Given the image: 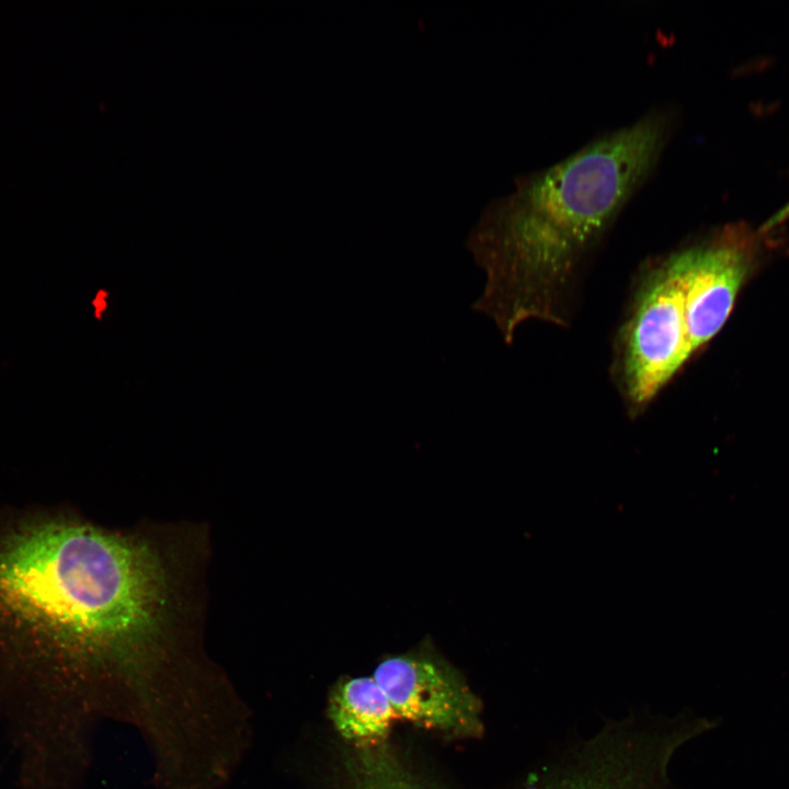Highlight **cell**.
Here are the masks:
<instances>
[{
	"label": "cell",
	"mask_w": 789,
	"mask_h": 789,
	"mask_svg": "<svg viewBox=\"0 0 789 789\" xmlns=\"http://www.w3.org/2000/svg\"><path fill=\"white\" fill-rule=\"evenodd\" d=\"M164 605L159 563L130 538L50 522L0 542V734L21 774L83 757L102 716L149 728L173 712L156 672Z\"/></svg>",
	"instance_id": "1"
},
{
	"label": "cell",
	"mask_w": 789,
	"mask_h": 789,
	"mask_svg": "<svg viewBox=\"0 0 789 789\" xmlns=\"http://www.w3.org/2000/svg\"><path fill=\"white\" fill-rule=\"evenodd\" d=\"M675 125V106L652 107L519 176L484 209L467 241L485 275L473 309L506 344L525 321L571 323L587 263L658 165Z\"/></svg>",
	"instance_id": "2"
},
{
	"label": "cell",
	"mask_w": 789,
	"mask_h": 789,
	"mask_svg": "<svg viewBox=\"0 0 789 789\" xmlns=\"http://www.w3.org/2000/svg\"><path fill=\"white\" fill-rule=\"evenodd\" d=\"M712 727L687 711L636 710L546 757L521 789H675L670 770L676 753Z\"/></svg>",
	"instance_id": "3"
},
{
	"label": "cell",
	"mask_w": 789,
	"mask_h": 789,
	"mask_svg": "<svg viewBox=\"0 0 789 789\" xmlns=\"http://www.w3.org/2000/svg\"><path fill=\"white\" fill-rule=\"evenodd\" d=\"M632 289L610 370L628 414L637 418L695 356L682 247L648 260Z\"/></svg>",
	"instance_id": "4"
},
{
	"label": "cell",
	"mask_w": 789,
	"mask_h": 789,
	"mask_svg": "<svg viewBox=\"0 0 789 789\" xmlns=\"http://www.w3.org/2000/svg\"><path fill=\"white\" fill-rule=\"evenodd\" d=\"M373 678L397 718L458 735L481 734L480 700L428 641L408 653L384 659Z\"/></svg>",
	"instance_id": "5"
},
{
	"label": "cell",
	"mask_w": 789,
	"mask_h": 789,
	"mask_svg": "<svg viewBox=\"0 0 789 789\" xmlns=\"http://www.w3.org/2000/svg\"><path fill=\"white\" fill-rule=\"evenodd\" d=\"M682 249L690 305V344L696 355L728 320L751 260L745 245L729 232Z\"/></svg>",
	"instance_id": "6"
},
{
	"label": "cell",
	"mask_w": 789,
	"mask_h": 789,
	"mask_svg": "<svg viewBox=\"0 0 789 789\" xmlns=\"http://www.w3.org/2000/svg\"><path fill=\"white\" fill-rule=\"evenodd\" d=\"M329 717L345 739L373 742L385 737L396 713L373 676L343 679L335 685Z\"/></svg>",
	"instance_id": "7"
},
{
	"label": "cell",
	"mask_w": 789,
	"mask_h": 789,
	"mask_svg": "<svg viewBox=\"0 0 789 789\" xmlns=\"http://www.w3.org/2000/svg\"><path fill=\"white\" fill-rule=\"evenodd\" d=\"M353 789H428L392 763L375 758L365 762Z\"/></svg>",
	"instance_id": "8"
},
{
	"label": "cell",
	"mask_w": 789,
	"mask_h": 789,
	"mask_svg": "<svg viewBox=\"0 0 789 789\" xmlns=\"http://www.w3.org/2000/svg\"><path fill=\"white\" fill-rule=\"evenodd\" d=\"M106 291L100 290L93 301L94 308H95V317L100 318L102 310L105 308V298H106Z\"/></svg>",
	"instance_id": "9"
}]
</instances>
